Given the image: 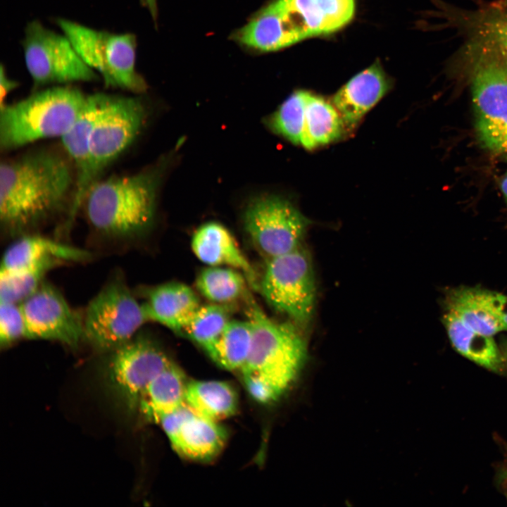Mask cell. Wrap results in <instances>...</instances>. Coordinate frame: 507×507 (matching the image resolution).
Masks as SVG:
<instances>
[{
  "label": "cell",
  "mask_w": 507,
  "mask_h": 507,
  "mask_svg": "<svg viewBox=\"0 0 507 507\" xmlns=\"http://www.w3.org/2000/svg\"><path fill=\"white\" fill-rule=\"evenodd\" d=\"M92 254L86 250L39 235L26 234L18 237L6 250L0 273H13L35 268L54 267L66 263L89 261Z\"/></svg>",
  "instance_id": "2e32d148"
},
{
  "label": "cell",
  "mask_w": 507,
  "mask_h": 507,
  "mask_svg": "<svg viewBox=\"0 0 507 507\" xmlns=\"http://www.w3.org/2000/svg\"><path fill=\"white\" fill-rule=\"evenodd\" d=\"M444 306L465 325L482 334L493 336L502 331L494 303V292L480 287L451 288Z\"/></svg>",
  "instance_id": "44dd1931"
},
{
  "label": "cell",
  "mask_w": 507,
  "mask_h": 507,
  "mask_svg": "<svg viewBox=\"0 0 507 507\" xmlns=\"http://www.w3.org/2000/svg\"><path fill=\"white\" fill-rule=\"evenodd\" d=\"M496 483L507 499V446H506L503 461L496 472Z\"/></svg>",
  "instance_id": "836d02e7"
},
{
  "label": "cell",
  "mask_w": 507,
  "mask_h": 507,
  "mask_svg": "<svg viewBox=\"0 0 507 507\" xmlns=\"http://www.w3.org/2000/svg\"><path fill=\"white\" fill-rule=\"evenodd\" d=\"M191 245L193 253L202 263L237 269L254 286L257 284L251 263L231 232L222 224L208 222L199 227L192 235Z\"/></svg>",
  "instance_id": "d6986e66"
},
{
  "label": "cell",
  "mask_w": 507,
  "mask_h": 507,
  "mask_svg": "<svg viewBox=\"0 0 507 507\" xmlns=\"http://www.w3.org/2000/svg\"><path fill=\"white\" fill-rule=\"evenodd\" d=\"M501 189L502 192V194L503 195V197L506 200V202L507 204V173L506 175L503 177L501 182Z\"/></svg>",
  "instance_id": "8d00e7d4"
},
{
  "label": "cell",
  "mask_w": 507,
  "mask_h": 507,
  "mask_svg": "<svg viewBox=\"0 0 507 507\" xmlns=\"http://www.w3.org/2000/svg\"><path fill=\"white\" fill-rule=\"evenodd\" d=\"M249 304L253 339L239 372L254 399L269 403L277 400L297 377L306 358V344L294 325L275 321L256 303Z\"/></svg>",
  "instance_id": "7a4b0ae2"
},
{
  "label": "cell",
  "mask_w": 507,
  "mask_h": 507,
  "mask_svg": "<svg viewBox=\"0 0 507 507\" xmlns=\"http://www.w3.org/2000/svg\"><path fill=\"white\" fill-rule=\"evenodd\" d=\"M494 302L502 330H507V296L494 292Z\"/></svg>",
  "instance_id": "d6a6232c"
},
{
  "label": "cell",
  "mask_w": 507,
  "mask_h": 507,
  "mask_svg": "<svg viewBox=\"0 0 507 507\" xmlns=\"http://www.w3.org/2000/svg\"><path fill=\"white\" fill-rule=\"evenodd\" d=\"M22 45L26 68L36 87L99 79L64 34L56 33L39 21L27 24Z\"/></svg>",
  "instance_id": "8fae6325"
},
{
  "label": "cell",
  "mask_w": 507,
  "mask_h": 507,
  "mask_svg": "<svg viewBox=\"0 0 507 507\" xmlns=\"http://www.w3.org/2000/svg\"><path fill=\"white\" fill-rule=\"evenodd\" d=\"M56 23L85 63L99 74L108 87L140 93L146 88L136 70L137 39L132 33L97 30L58 18Z\"/></svg>",
  "instance_id": "8992f818"
},
{
  "label": "cell",
  "mask_w": 507,
  "mask_h": 507,
  "mask_svg": "<svg viewBox=\"0 0 507 507\" xmlns=\"http://www.w3.org/2000/svg\"><path fill=\"white\" fill-rule=\"evenodd\" d=\"M259 289L275 310L296 325L309 323L315 306V284L309 256L303 249L266 260Z\"/></svg>",
  "instance_id": "30bf717a"
},
{
  "label": "cell",
  "mask_w": 507,
  "mask_h": 507,
  "mask_svg": "<svg viewBox=\"0 0 507 507\" xmlns=\"http://www.w3.org/2000/svg\"><path fill=\"white\" fill-rule=\"evenodd\" d=\"M308 92L292 94L271 116V128L294 144H301Z\"/></svg>",
  "instance_id": "f546056e"
},
{
  "label": "cell",
  "mask_w": 507,
  "mask_h": 507,
  "mask_svg": "<svg viewBox=\"0 0 507 507\" xmlns=\"http://www.w3.org/2000/svg\"><path fill=\"white\" fill-rule=\"evenodd\" d=\"M75 184L70 160L56 152H30L1 162V227L13 237L30 234L64 208Z\"/></svg>",
  "instance_id": "6da1fadb"
},
{
  "label": "cell",
  "mask_w": 507,
  "mask_h": 507,
  "mask_svg": "<svg viewBox=\"0 0 507 507\" xmlns=\"http://www.w3.org/2000/svg\"><path fill=\"white\" fill-rule=\"evenodd\" d=\"M245 275L225 266H209L198 275L196 286L201 294L211 303L225 305L243 295L246 289Z\"/></svg>",
  "instance_id": "4316f807"
},
{
  "label": "cell",
  "mask_w": 507,
  "mask_h": 507,
  "mask_svg": "<svg viewBox=\"0 0 507 507\" xmlns=\"http://www.w3.org/2000/svg\"><path fill=\"white\" fill-rule=\"evenodd\" d=\"M162 168L96 181L84 199L92 227L109 239L130 240L151 225Z\"/></svg>",
  "instance_id": "3957f363"
},
{
  "label": "cell",
  "mask_w": 507,
  "mask_h": 507,
  "mask_svg": "<svg viewBox=\"0 0 507 507\" xmlns=\"http://www.w3.org/2000/svg\"><path fill=\"white\" fill-rule=\"evenodd\" d=\"M472 37L493 49L507 65V0L491 4L472 20Z\"/></svg>",
  "instance_id": "83f0119b"
},
{
  "label": "cell",
  "mask_w": 507,
  "mask_h": 507,
  "mask_svg": "<svg viewBox=\"0 0 507 507\" xmlns=\"http://www.w3.org/2000/svg\"><path fill=\"white\" fill-rule=\"evenodd\" d=\"M88 95L53 86L0 107V148L9 151L42 139L61 137L82 111Z\"/></svg>",
  "instance_id": "277c9868"
},
{
  "label": "cell",
  "mask_w": 507,
  "mask_h": 507,
  "mask_svg": "<svg viewBox=\"0 0 507 507\" xmlns=\"http://www.w3.org/2000/svg\"><path fill=\"white\" fill-rule=\"evenodd\" d=\"M390 80L380 63L375 62L343 85L332 98V104L346 125L355 127L389 91Z\"/></svg>",
  "instance_id": "e0dca14e"
},
{
  "label": "cell",
  "mask_w": 507,
  "mask_h": 507,
  "mask_svg": "<svg viewBox=\"0 0 507 507\" xmlns=\"http://www.w3.org/2000/svg\"><path fill=\"white\" fill-rule=\"evenodd\" d=\"M159 424L173 449L193 461L213 459L227 439L226 431L218 422L201 416L187 405L164 417Z\"/></svg>",
  "instance_id": "9a60e30c"
},
{
  "label": "cell",
  "mask_w": 507,
  "mask_h": 507,
  "mask_svg": "<svg viewBox=\"0 0 507 507\" xmlns=\"http://www.w3.org/2000/svg\"><path fill=\"white\" fill-rule=\"evenodd\" d=\"M146 322L142 303L117 275L89 303L83 316V342L108 353L132 339Z\"/></svg>",
  "instance_id": "ba28073f"
},
{
  "label": "cell",
  "mask_w": 507,
  "mask_h": 507,
  "mask_svg": "<svg viewBox=\"0 0 507 507\" xmlns=\"http://www.w3.org/2000/svg\"><path fill=\"white\" fill-rule=\"evenodd\" d=\"M20 306L25 339L55 341L71 348L83 342V317L52 284L43 282Z\"/></svg>",
  "instance_id": "5bb4252c"
},
{
  "label": "cell",
  "mask_w": 507,
  "mask_h": 507,
  "mask_svg": "<svg viewBox=\"0 0 507 507\" xmlns=\"http://www.w3.org/2000/svg\"><path fill=\"white\" fill-rule=\"evenodd\" d=\"M346 124L334 105L308 92L301 145L311 150L341 138Z\"/></svg>",
  "instance_id": "d4e9b609"
},
{
  "label": "cell",
  "mask_w": 507,
  "mask_h": 507,
  "mask_svg": "<svg viewBox=\"0 0 507 507\" xmlns=\"http://www.w3.org/2000/svg\"><path fill=\"white\" fill-rule=\"evenodd\" d=\"M310 221L289 200L277 195L254 199L244 214V226L266 260L299 247Z\"/></svg>",
  "instance_id": "7c38bea8"
},
{
  "label": "cell",
  "mask_w": 507,
  "mask_h": 507,
  "mask_svg": "<svg viewBox=\"0 0 507 507\" xmlns=\"http://www.w3.org/2000/svg\"><path fill=\"white\" fill-rule=\"evenodd\" d=\"M18 82L11 79L3 65L1 67L0 76V107L6 104V99L8 94L18 87Z\"/></svg>",
  "instance_id": "1f68e13d"
},
{
  "label": "cell",
  "mask_w": 507,
  "mask_h": 507,
  "mask_svg": "<svg viewBox=\"0 0 507 507\" xmlns=\"http://www.w3.org/2000/svg\"><path fill=\"white\" fill-rule=\"evenodd\" d=\"M101 96V93L88 95L87 103L80 115L61 137L75 174V189L69 212L68 222L70 223L86 196L85 182L89 165V137L99 110Z\"/></svg>",
  "instance_id": "ffe728a7"
},
{
  "label": "cell",
  "mask_w": 507,
  "mask_h": 507,
  "mask_svg": "<svg viewBox=\"0 0 507 507\" xmlns=\"http://www.w3.org/2000/svg\"><path fill=\"white\" fill-rule=\"evenodd\" d=\"M108 354L106 381L113 396L129 412H137L147 386L173 363L157 344L137 334Z\"/></svg>",
  "instance_id": "4fadbf2b"
},
{
  "label": "cell",
  "mask_w": 507,
  "mask_h": 507,
  "mask_svg": "<svg viewBox=\"0 0 507 507\" xmlns=\"http://www.w3.org/2000/svg\"><path fill=\"white\" fill-rule=\"evenodd\" d=\"M186 405L208 419L218 422L235 414L237 394L229 383L218 380H193L187 382Z\"/></svg>",
  "instance_id": "cb8c5ba5"
},
{
  "label": "cell",
  "mask_w": 507,
  "mask_h": 507,
  "mask_svg": "<svg viewBox=\"0 0 507 507\" xmlns=\"http://www.w3.org/2000/svg\"><path fill=\"white\" fill-rule=\"evenodd\" d=\"M25 322L20 303L0 301V344L7 347L25 339Z\"/></svg>",
  "instance_id": "4dcf8cb0"
},
{
  "label": "cell",
  "mask_w": 507,
  "mask_h": 507,
  "mask_svg": "<svg viewBox=\"0 0 507 507\" xmlns=\"http://www.w3.org/2000/svg\"><path fill=\"white\" fill-rule=\"evenodd\" d=\"M253 339L251 321L230 320L218 340L206 353L219 366L239 371L249 356Z\"/></svg>",
  "instance_id": "484cf974"
},
{
  "label": "cell",
  "mask_w": 507,
  "mask_h": 507,
  "mask_svg": "<svg viewBox=\"0 0 507 507\" xmlns=\"http://www.w3.org/2000/svg\"><path fill=\"white\" fill-rule=\"evenodd\" d=\"M465 58L479 141L492 152L507 154V65L493 49L475 38Z\"/></svg>",
  "instance_id": "5b68a950"
},
{
  "label": "cell",
  "mask_w": 507,
  "mask_h": 507,
  "mask_svg": "<svg viewBox=\"0 0 507 507\" xmlns=\"http://www.w3.org/2000/svg\"><path fill=\"white\" fill-rule=\"evenodd\" d=\"M145 118V106L139 98L101 93L89 137L86 196L101 173L132 144Z\"/></svg>",
  "instance_id": "9c48e42d"
},
{
  "label": "cell",
  "mask_w": 507,
  "mask_h": 507,
  "mask_svg": "<svg viewBox=\"0 0 507 507\" xmlns=\"http://www.w3.org/2000/svg\"><path fill=\"white\" fill-rule=\"evenodd\" d=\"M187 382L184 373L172 363L147 386L137 412L145 421L159 424L164 417L186 405Z\"/></svg>",
  "instance_id": "7402d4cb"
},
{
  "label": "cell",
  "mask_w": 507,
  "mask_h": 507,
  "mask_svg": "<svg viewBox=\"0 0 507 507\" xmlns=\"http://www.w3.org/2000/svg\"><path fill=\"white\" fill-rule=\"evenodd\" d=\"M499 348L503 358V374L507 375V337H503L501 339Z\"/></svg>",
  "instance_id": "e575fe53"
},
{
  "label": "cell",
  "mask_w": 507,
  "mask_h": 507,
  "mask_svg": "<svg viewBox=\"0 0 507 507\" xmlns=\"http://www.w3.org/2000/svg\"><path fill=\"white\" fill-rule=\"evenodd\" d=\"M323 14L319 0H275L241 28L236 39L258 51H277L326 35Z\"/></svg>",
  "instance_id": "52a82bcc"
},
{
  "label": "cell",
  "mask_w": 507,
  "mask_h": 507,
  "mask_svg": "<svg viewBox=\"0 0 507 507\" xmlns=\"http://www.w3.org/2000/svg\"><path fill=\"white\" fill-rule=\"evenodd\" d=\"M142 4L148 9L154 20L157 18V0H140Z\"/></svg>",
  "instance_id": "d590c367"
},
{
  "label": "cell",
  "mask_w": 507,
  "mask_h": 507,
  "mask_svg": "<svg viewBox=\"0 0 507 507\" xmlns=\"http://www.w3.org/2000/svg\"><path fill=\"white\" fill-rule=\"evenodd\" d=\"M148 322H155L168 329L182 332L200 307V301L189 286L169 282L145 292L142 303Z\"/></svg>",
  "instance_id": "ac0fdd59"
},
{
  "label": "cell",
  "mask_w": 507,
  "mask_h": 507,
  "mask_svg": "<svg viewBox=\"0 0 507 507\" xmlns=\"http://www.w3.org/2000/svg\"><path fill=\"white\" fill-rule=\"evenodd\" d=\"M442 323L452 346L459 353L492 372L503 374L501 350L492 336L471 329L450 312L444 314Z\"/></svg>",
  "instance_id": "603a6c76"
},
{
  "label": "cell",
  "mask_w": 507,
  "mask_h": 507,
  "mask_svg": "<svg viewBox=\"0 0 507 507\" xmlns=\"http://www.w3.org/2000/svg\"><path fill=\"white\" fill-rule=\"evenodd\" d=\"M230 320L229 310L225 305L213 303L201 305L182 332L208 353Z\"/></svg>",
  "instance_id": "f1b7e54d"
}]
</instances>
